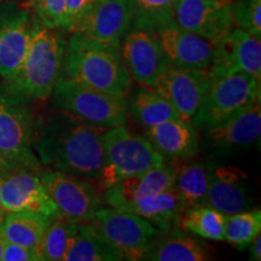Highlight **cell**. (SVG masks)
Wrapping results in <instances>:
<instances>
[{
  "label": "cell",
  "mask_w": 261,
  "mask_h": 261,
  "mask_svg": "<svg viewBox=\"0 0 261 261\" xmlns=\"http://www.w3.org/2000/svg\"><path fill=\"white\" fill-rule=\"evenodd\" d=\"M106 129L63 114L34 133L33 146L42 165L54 171L97 180L104 165Z\"/></svg>",
  "instance_id": "obj_1"
},
{
  "label": "cell",
  "mask_w": 261,
  "mask_h": 261,
  "mask_svg": "<svg viewBox=\"0 0 261 261\" xmlns=\"http://www.w3.org/2000/svg\"><path fill=\"white\" fill-rule=\"evenodd\" d=\"M64 76L100 92L127 97L130 76L119 47L74 33L65 44Z\"/></svg>",
  "instance_id": "obj_2"
},
{
  "label": "cell",
  "mask_w": 261,
  "mask_h": 261,
  "mask_svg": "<svg viewBox=\"0 0 261 261\" xmlns=\"http://www.w3.org/2000/svg\"><path fill=\"white\" fill-rule=\"evenodd\" d=\"M65 42L60 33L37 21L21 67L5 86L25 100L46 99L63 74Z\"/></svg>",
  "instance_id": "obj_3"
},
{
  "label": "cell",
  "mask_w": 261,
  "mask_h": 261,
  "mask_svg": "<svg viewBox=\"0 0 261 261\" xmlns=\"http://www.w3.org/2000/svg\"><path fill=\"white\" fill-rule=\"evenodd\" d=\"M103 148L104 165L97 180L104 190L123 178L165 163V158L146 137L129 132L125 125L106 129Z\"/></svg>",
  "instance_id": "obj_4"
},
{
  "label": "cell",
  "mask_w": 261,
  "mask_h": 261,
  "mask_svg": "<svg viewBox=\"0 0 261 261\" xmlns=\"http://www.w3.org/2000/svg\"><path fill=\"white\" fill-rule=\"evenodd\" d=\"M203 99L191 121L211 127L260 102V83L243 71H213Z\"/></svg>",
  "instance_id": "obj_5"
},
{
  "label": "cell",
  "mask_w": 261,
  "mask_h": 261,
  "mask_svg": "<svg viewBox=\"0 0 261 261\" xmlns=\"http://www.w3.org/2000/svg\"><path fill=\"white\" fill-rule=\"evenodd\" d=\"M55 100L65 112L90 125L110 128L125 125L128 114L127 97L104 93L61 75L54 91Z\"/></svg>",
  "instance_id": "obj_6"
},
{
  "label": "cell",
  "mask_w": 261,
  "mask_h": 261,
  "mask_svg": "<svg viewBox=\"0 0 261 261\" xmlns=\"http://www.w3.org/2000/svg\"><path fill=\"white\" fill-rule=\"evenodd\" d=\"M32 113L25 100L0 86V156L15 167L40 172V162L33 152L35 133Z\"/></svg>",
  "instance_id": "obj_7"
},
{
  "label": "cell",
  "mask_w": 261,
  "mask_h": 261,
  "mask_svg": "<svg viewBox=\"0 0 261 261\" xmlns=\"http://www.w3.org/2000/svg\"><path fill=\"white\" fill-rule=\"evenodd\" d=\"M120 260H146L160 231L144 218L117 208H99L91 221Z\"/></svg>",
  "instance_id": "obj_8"
},
{
  "label": "cell",
  "mask_w": 261,
  "mask_h": 261,
  "mask_svg": "<svg viewBox=\"0 0 261 261\" xmlns=\"http://www.w3.org/2000/svg\"><path fill=\"white\" fill-rule=\"evenodd\" d=\"M42 184L58 213L74 223H91L102 208V196L89 181L58 171L40 174Z\"/></svg>",
  "instance_id": "obj_9"
},
{
  "label": "cell",
  "mask_w": 261,
  "mask_h": 261,
  "mask_svg": "<svg viewBox=\"0 0 261 261\" xmlns=\"http://www.w3.org/2000/svg\"><path fill=\"white\" fill-rule=\"evenodd\" d=\"M40 174L34 169L15 166L0 173V200L6 213L33 212L50 218L60 217Z\"/></svg>",
  "instance_id": "obj_10"
},
{
  "label": "cell",
  "mask_w": 261,
  "mask_h": 261,
  "mask_svg": "<svg viewBox=\"0 0 261 261\" xmlns=\"http://www.w3.org/2000/svg\"><path fill=\"white\" fill-rule=\"evenodd\" d=\"M211 79L210 69H185L166 63L155 77L151 90L166 98L182 120L191 121Z\"/></svg>",
  "instance_id": "obj_11"
},
{
  "label": "cell",
  "mask_w": 261,
  "mask_h": 261,
  "mask_svg": "<svg viewBox=\"0 0 261 261\" xmlns=\"http://www.w3.org/2000/svg\"><path fill=\"white\" fill-rule=\"evenodd\" d=\"M230 4L231 0H179L173 23L217 45L233 28Z\"/></svg>",
  "instance_id": "obj_12"
},
{
  "label": "cell",
  "mask_w": 261,
  "mask_h": 261,
  "mask_svg": "<svg viewBox=\"0 0 261 261\" xmlns=\"http://www.w3.org/2000/svg\"><path fill=\"white\" fill-rule=\"evenodd\" d=\"M37 21L24 9L0 5V76L11 80L27 54Z\"/></svg>",
  "instance_id": "obj_13"
},
{
  "label": "cell",
  "mask_w": 261,
  "mask_h": 261,
  "mask_svg": "<svg viewBox=\"0 0 261 261\" xmlns=\"http://www.w3.org/2000/svg\"><path fill=\"white\" fill-rule=\"evenodd\" d=\"M167 64L185 69H210L215 60L217 45L173 22L155 31Z\"/></svg>",
  "instance_id": "obj_14"
},
{
  "label": "cell",
  "mask_w": 261,
  "mask_h": 261,
  "mask_svg": "<svg viewBox=\"0 0 261 261\" xmlns=\"http://www.w3.org/2000/svg\"><path fill=\"white\" fill-rule=\"evenodd\" d=\"M133 18L135 6L132 0H99L73 33L120 47L121 40L132 28Z\"/></svg>",
  "instance_id": "obj_15"
},
{
  "label": "cell",
  "mask_w": 261,
  "mask_h": 261,
  "mask_svg": "<svg viewBox=\"0 0 261 261\" xmlns=\"http://www.w3.org/2000/svg\"><path fill=\"white\" fill-rule=\"evenodd\" d=\"M119 51L130 79L152 89L155 77L166 64L155 32L132 27L121 40Z\"/></svg>",
  "instance_id": "obj_16"
},
{
  "label": "cell",
  "mask_w": 261,
  "mask_h": 261,
  "mask_svg": "<svg viewBox=\"0 0 261 261\" xmlns=\"http://www.w3.org/2000/svg\"><path fill=\"white\" fill-rule=\"evenodd\" d=\"M213 71H243L261 81V41L241 28H232L217 44Z\"/></svg>",
  "instance_id": "obj_17"
},
{
  "label": "cell",
  "mask_w": 261,
  "mask_h": 261,
  "mask_svg": "<svg viewBox=\"0 0 261 261\" xmlns=\"http://www.w3.org/2000/svg\"><path fill=\"white\" fill-rule=\"evenodd\" d=\"M261 135L260 102L234 114L223 122L207 127V140L220 151L246 150L259 140Z\"/></svg>",
  "instance_id": "obj_18"
},
{
  "label": "cell",
  "mask_w": 261,
  "mask_h": 261,
  "mask_svg": "<svg viewBox=\"0 0 261 261\" xmlns=\"http://www.w3.org/2000/svg\"><path fill=\"white\" fill-rule=\"evenodd\" d=\"M174 187V171L163 163L148 171L123 178L104 192V201L110 207L126 211L130 204L148 195Z\"/></svg>",
  "instance_id": "obj_19"
},
{
  "label": "cell",
  "mask_w": 261,
  "mask_h": 261,
  "mask_svg": "<svg viewBox=\"0 0 261 261\" xmlns=\"http://www.w3.org/2000/svg\"><path fill=\"white\" fill-rule=\"evenodd\" d=\"M205 205L231 215L249 210L252 205L244 182V175L237 168H210Z\"/></svg>",
  "instance_id": "obj_20"
},
{
  "label": "cell",
  "mask_w": 261,
  "mask_h": 261,
  "mask_svg": "<svg viewBox=\"0 0 261 261\" xmlns=\"http://www.w3.org/2000/svg\"><path fill=\"white\" fill-rule=\"evenodd\" d=\"M146 138L163 158L191 159L198 151V132L194 123L173 119L146 127Z\"/></svg>",
  "instance_id": "obj_21"
},
{
  "label": "cell",
  "mask_w": 261,
  "mask_h": 261,
  "mask_svg": "<svg viewBox=\"0 0 261 261\" xmlns=\"http://www.w3.org/2000/svg\"><path fill=\"white\" fill-rule=\"evenodd\" d=\"M126 211L144 218L160 232H167L178 225L184 204L178 191L173 187L158 194L144 196L130 204Z\"/></svg>",
  "instance_id": "obj_22"
},
{
  "label": "cell",
  "mask_w": 261,
  "mask_h": 261,
  "mask_svg": "<svg viewBox=\"0 0 261 261\" xmlns=\"http://www.w3.org/2000/svg\"><path fill=\"white\" fill-rule=\"evenodd\" d=\"M159 233L146 260L154 261H205L211 259L207 246L180 230Z\"/></svg>",
  "instance_id": "obj_23"
},
{
  "label": "cell",
  "mask_w": 261,
  "mask_h": 261,
  "mask_svg": "<svg viewBox=\"0 0 261 261\" xmlns=\"http://www.w3.org/2000/svg\"><path fill=\"white\" fill-rule=\"evenodd\" d=\"M64 261H119L120 257L92 223H76Z\"/></svg>",
  "instance_id": "obj_24"
},
{
  "label": "cell",
  "mask_w": 261,
  "mask_h": 261,
  "mask_svg": "<svg viewBox=\"0 0 261 261\" xmlns=\"http://www.w3.org/2000/svg\"><path fill=\"white\" fill-rule=\"evenodd\" d=\"M52 218L33 212H9L3 218V232L9 242L38 250Z\"/></svg>",
  "instance_id": "obj_25"
},
{
  "label": "cell",
  "mask_w": 261,
  "mask_h": 261,
  "mask_svg": "<svg viewBox=\"0 0 261 261\" xmlns=\"http://www.w3.org/2000/svg\"><path fill=\"white\" fill-rule=\"evenodd\" d=\"M174 171V189L184 208L205 205L210 167L202 162H182Z\"/></svg>",
  "instance_id": "obj_26"
},
{
  "label": "cell",
  "mask_w": 261,
  "mask_h": 261,
  "mask_svg": "<svg viewBox=\"0 0 261 261\" xmlns=\"http://www.w3.org/2000/svg\"><path fill=\"white\" fill-rule=\"evenodd\" d=\"M128 112L143 126L150 127L173 119H181L166 98L151 89L137 90L128 102Z\"/></svg>",
  "instance_id": "obj_27"
},
{
  "label": "cell",
  "mask_w": 261,
  "mask_h": 261,
  "mask_svg": "<svg viewBox=\"0 0 261 261\" xmlns=\"http://www.w3.org/2000/svg\"><path fill=\"white\" fill-rule=\"evenodd\" d=\"M226 215L210 205L184 208L178 219L181 230L213 241H224Z\"/></svg>",
  "instance_id": "obj_28"
},
{
  "label": "cell",
  "mask_w": 261,
  "mask_h": 261,
  "mask_svg": "<svg viewBox=\"0 0 261 261\" xmlns=\"http://www.w3.org/2000/svg\"><path fill=\"white\" fill-rule=\"evenodd\" d=\"M75 224L76 223L65 219L61 215L52 218L44 234H42L40 244L38 247L40 260H63L68 246H69L70 238L74 233Z\"/></svg>",
  "instance_id": "obj_29"
},
{
  "label": "cell",
  "mask_w": 261,
  "mask_h": 261,
  "mask_svg": "<svg viewBox=\"0 0 261 261\" xmlns=\"http://www.w3.org/2000/svg\"><path fill=\"white\" fill-rule=\"evenodd\" d=\"M261 231V211H244L226 215L224 240L237 249L243 250Z\"/></svg>",
  "instance_id": "obj_30"
},
{
  "label": "cell",
  "mask_w": 261,
  "mask_h": 261,
  "mask_svg": "<svg viewBox=\"0 0 261 261\" xmlns=\"http://www.w3.org/2000/svg\"><path fill=\"white\" fill-rule=\"evenodd\" d=\"M179 0H132L135 18L132 27L150 31L173 22V14Z\"/></svg>",
  "instance_id": "obj_31"
},
{
  "label": "cell",
  "mask_w": 261,
  "mask_h": 261,
  "mask_svg": "<svg viewBox=\"0 0 261 261\" xmlns=\"http://www.w3.org/2000/svg\"><path fill=\"white\" fill-rule=\"evenodd\" d=\"M233 25L256 38H261V0H231Z\"/></svg>",
  "instance_id": "obj_32"
},
{
  "label": "cell",
  "mask_w": 261,
  "mask_h": 261,
  "mask_svg": "<svg viewBox=\"0 0 261 261\" xmlns=\"http://www.w3.org/2000/svg\"><path fill=\"white\" fill-rule=\"evenodd\" d=\"M38 22L51 29H68L65 0H29Z\"/></svg>",
  "instance_id": "obj_33"
},
{
  "label": "cell",
  "mask_w": 261,
  "mask_h": 261,
  "mask_svg": "<svg viewBox=\"0 0 261 261\" xmlns=\"http://www.w3.org/2000/svg\"><path fill=\"white\" fill-rule=\"evenodd\" d=\"M99 0H65V8H67L68 22L69 28L68 31L73 32L75 27L83 21V18L89 14V11L93 8Z\"/></svg>",
  "instance_id": "obj_34"
},
{
  "label": "cell",
  "mask_w": 261,
  "mask_h": 261,
  "mask_svg": "<svg viewBox=\"0 0 261 261\" xmlns=\"http://www.w3.org/2000/svg\"><path fill=\"white\" fill-rule=\"evenodd\" d=\"M3 261H40L37 249L19 246L5 240L3 249Z\"/></svg>",
  "instance_id": "obj_35"
},
{
  "label": "cell",
  "mask_w": 261,
  "mask_h": 261,
  "mask_svg": "<svg viewBox=\"0 0 261 261\" xmlns=\"http://www.w3.org/2000/svg\"><path fill=\"white\" fill-rule=\"evenodd\" d=\"M250 246V260L259 261L261 260V234L259 233L254 238Z\"/></svg>",
  "instance_id": "obj_36"
},
{
  "label": "cell",
  "mask_w": 261,
  "mask_h": 261,
  "mask_svg": "<svg viewBox=\"0 0 261 261\" xmlns=\"http://www.w3.org/2000/svg\"><path fill=\"white\" fill-rule=\"evenodd\" d=\"M4 243H5V237H4V232H3V220H0V260H2V256H3Z\"/></svg>",
  "instance_id": "obj_37"
},
{
  "label": "cell",
  "mask_w": 261,
  "mask_h": 261,
  "mask_svg": "<svg viewBox=\"0 0 261 261\" xmlns=\"http://www.w3.org/2000/svg\"><path fill=\"white\" fill-rule=\"evenodd\" d=\"M10 167H11V165H10V163L6 162L5 160L3 159L2 156H0V173L4 172V171H6V169H9Z\"/></svg>",
  "instance_id": "obj_38"
},
{
  "label": "cell",
  "mask_w": 261,
  "mask_h": 261,
  "mask_svg": "<svg viewBox=\"0 0 261 261\" xmlns=\"http://www.w3.org/2000/svg\"><path fill=\"white\" fill-rule=\"evenodd\" d=\"M6 212L4 211V208H3V204H2V200H0V220H3V218H4Z\"/></svg>",
  "instance_id": "obj_39"
}]
</instances>
